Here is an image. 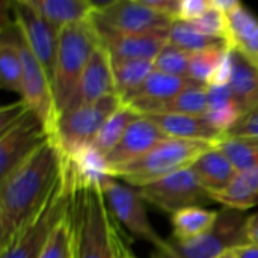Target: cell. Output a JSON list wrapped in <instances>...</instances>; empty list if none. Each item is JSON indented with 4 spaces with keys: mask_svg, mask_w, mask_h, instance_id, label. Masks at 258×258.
Returning <instances> with one entry per match:
<instances>
[{
    "mask_svg": "<svg viewBox=\"0 0 258 258\" xmlns=\"http://www.w3.org/2000/svg\"><path fill=\"white\" fill-rule=\"evenodd\" d=\"M225 15L228 45L258 68V17L240 2Z\"/></svg>",
    "mask_w": 258,
    "mask_h": 258,
    "instance_id": "cell-19",
    "label": "cell"
},
{
    "mask_svg": "<svg viewBox=\"0 0 258 258\" xmlns=\"http://www.w3.org/2000/svg\"><path fill=\"white\" fill-rule=\"evenodd\" d=\"M29 110H30V107L23 100L2 107V112H0V132H5L12 124L18 122Z\"/></svg>",
    "mask_w": 258,
    "mask_h": 258,
    "instance_id": "cell-38",
    "label": "cell"
},
{
    "mask_svg": "<svg viewBox=\"0 0 258 258\" xmlns=\"http://www.w3.org/2000/svg\"><path fill=\"white\" fill-rule=\"evenodd\" d=\"M39 258H73V242L68 216L56 228Z\"/></svg>",
    "mask_w": 258,
    "mask_h": 258,
    "instance_id": "cell-35",
    "label": "cell"
},
{
    "mask_svg": "<svg viewBox=\"0 0 258 258\" xmlns=\"http://www.w3.org/2000/svg\"><path fill=\"white\" fill-rule=\"evenodd\" d=\"M209 103V88L206 85H192L181 91L174 98L157 104L150 113H178V115H195L204 116ZM145 116V115H144Z\"/></svg>",
    "mask_w": 258,
    "mask_h": 258,
    "instance_id": "cell-28",
    "label": "cell"
},
{
    "mask_svg": "<svg viewBox=\"0 0 258 258\" xmlns=\"http://www.w3.org/2000/svg\"><path fill=\"white\" fill-rule=\"evenodd\" d=\"M50 139L42 121L32 110L0 132V181L6 180Z\"/></svg>",
    "mask_w": 258,
    "mask_h": 258,
    "instance_id": "cell-12",
    "label": "cell"
},
{
    "mask_svg": "<svg viewBox=\"0 0 258 258\" xmlns=\"http://www.w3.org/2000/svg\"><path fill=\"white\" fill-rule=\"evenodd\" d=\"M192 85H197V82L190 80L189 77H177L153 71V74L145 80V83L122 104L132 107L139 115H147L157 104L174 98Z\"/></svg>",
    "mask_w": 258,
    "mask_h": 258,
    "instance_id": "cell-17",
    "label": "cell"
},
{
    "mask_svg": "<svg viewBox=\"0 0 258 258\" xmlns=\"http://www.w3.org/2000/svg\"><path fill=\"white\" fill-rule=\"evenodd\" d=\"M121 258H138V257H135L132 252H130V249L125 246V243L122 245V248H121Z\"/></svg>",
    "mask_w": 258,
    "mask_h": 258,
    "instance_id": "cell-42",
    "label": "cell"
},
{
    "mask_svg": "<svg viewBox=\"0 0 258 258\" xmlns=\"http://www.w3.org/2000/svg\"><path fill=\"white\" fill-rule=\"evenodd\" d=\"M246 234L251 243L258 245V213L249 215L248 222H246Z\"/></svg>",
    "mask_w": 258,
    "mask_h": 258,
    "instance_id": "cell-40",
    "label": "cell"
},
{
    "mask_svg": "<svg viewBox=\"0 0 258 258\" xmlns=\"http://www.w3.org/2000/svg\"><path fill=\"white\" fill-rule=\"evenodd\" d=\"M92 21L98 30L115 33H142L169 29L172 20L154 12L142 0H115L97 3Z\"/></svg>",
    "mask_w": 258,
    "mask_h": 258,
    "instance_id": "cell-11",
    "label": "cell"
},
{
    "mask_svg": "<svg viewBox=\"0 0 258 258\" xmlns=\"http://www.w3.org/2000/svg\"><path fill=\"white\" fill-rule=\"evenodd\" d=\"M248 215L240 210L221 209L216 224L210 231L189 242L168 240L165 251L156 258H216L225 251L248 243Z\"/></svg>",
    "mask_w": 258,
    "mask_h": 258,
    "instance_id": "cell-6",
    "label": "cell"
},
{
    "mask_svg": "<svg viewBox=\"0 0 258 258\" xmlns=\"http://www.w3.org/2000/svg\"><path fill=\"white\" fill-rule=\"evenodd\" d=\"M154 12L171 18L172 21L178 18L181 0H142Z\"/></svg>",
    "mask_w": 258,
    "mask_h": 258,
    "instance_id": "cell-39",
    "label": "cell"
},
{
    "mask_svg": "<svg viewBox=\"0 0 258 258\" xmlns=\"http://www.w3.org/2000/svg\"><path fill=\"white\" fill-rule=\"evenodd\" d=\"M227 136L246 139L258 144V106L248 113L242 115L239 121L227 132Z\"/></svg>",
    "mask_w": 258,
    "mask_h": 258,
    "instance_id": "cell-36",
    "label": "cell"
},
{
    "mask_svg": "<svg viewBox=\"0 0 258 258\" xmlns=\"http://www.w3.org/2000/svg\"><path fill=\"white\" fill-rule=\"evenodd\" d=\"M234 251L239 258H258V245L251 243V242H248L242 246H237Z\"/></svg>",
    "mask_w": 258,
    "mask_h": 258,
    "instance_id": "cell-41",
    "label": "cell"
},
{
    "mask_svg": "<svg viewBox=\"0 0 258 258\" xmlns=\"http://www.w3.org/2000/svg\"><path fill=\"white\" fill-rule=\"evenodd\" d=\"M98 30V29H97ZM101 44L113 62L121 60H153L169 44V29L142 33H115L98 30Z\"/></svg>",
    "mask_w": 258,
    "mask_h": 258,
    "instance_id": "cell-16",
    "label": "cell"
},
{
    "mask_svg": "<svg viewBox=\"0 0 258 258\" xmlns=\"http://www.w3.org/2000/svg\"><path fill=\"white\" fill-rule=\"evenodd\" d=\"M190 168L197 174L204 189L209 192L210 198L212 195L225 190L239 174L218 147L206 151Z\"/></svg>",
    "mask_w": 258,
    "mask_h": 258,
    "instance_id": "cell-21",
    "label": "cell"
},
{
    "mask_svg": "<svg viewBox=\"0 0 258 258\" xmlns=\"http://www.w3.org/2000/svg\"><path fill=\"white\" fill-rule=\"evenodd\" d=\"M73 162V197L68 213L73 258H119L122 239L106 204L100 175Z\"/></svg>",
    "mask_w": 258,
    "mask_h": 258,
    "instance_id": "cell-2",
    "label": "cell"
},
{
    "mask_svg": "<svg viewBox=\"0 0 258 258\" xmlns=\"http://www.w3.org/2000/svg\"><path fill=\"white\" fill-rule=\"evenodd\" d=\"M231 79L230 89L240 115L258 106V68L230 47Z\"/></svg>",
    "mask_w": 258,
    "mask_h": 258,
    "instance_id": "cell-20",
    "label": "cell"
},
{
    "mask_svg": "<svg viewBox=\"0 0 258 258\" xmlns=\"http://www.w3.org/2000/svg\"><path fill=\"white\" fill-rule=\"evenodd\" d=\"M141 115L138 112H135L132 107L122 104L101 127V130L98 132L97 138L94 139L92 145L89 147V150H92L97 156H100L101 159H104L115 147L116 144L121 141V138L124 136L125 130L128 128V125L139 118Z\"/></svg>",
    "mask_w": 258,
    "mask_h": 258,
    "instance_id": "cell-27",
    "label": "cell"
},
{
    "mask_svg": "<svg viewBox=\"0 0 258 258\" xmlns=\"http://www.w3.org/2000/svg\"><path fill=\"white\" fill-rule=\"evenodd\" d=\"M145 116L151 119L166 135V138L201 141L215 145L225 138V133H222L215 125H212L206 116L178 115V113H153Z\"/></svg>",
    "mask_w": 258,
    "mask_h": 258,
    "instance_id": "cell-18",
    "label": "cell"
},
{
    "mask_svg": "<svg viewBox=\"0 0 258 258\" xmlns=\"http://www.w3.org/2000/svg\"><path fill=\"white\" fill-rule=\"evenodd\" d=\"M228 50L230 47H216V48H209V50L192 53L187 77L200 85L207 86L209 80L212 79V76L215 74V71L224 60Z\"/></svg>",
    "mask_w": 258,
    "mask_h": 258,
    "instance_id": "cell-32",
    "label": "cell"
},
{
    "mask_svg": "<svg viewBox=\"0 0 258 258\" xmlns=\"http://www.w3.org/2000/svg\"><path fill=\"white\" fill-rule=\"evenodd\" d=\"M68 157L54 139L0 181V248L47 204L65 172Z\"/></svg>",
    "mask_w": 258,
    "mask_h": 258,
    "instance_id": "cell-1",
    "label": "cell"
},
{
    "mask_svg": "<svg viewBox=\"0 0 258 258\" xmlns=\"http://www.w3.org/2000/svg\"><path fill=\"white\" fill-rule=\"evenodd\" d=\"M122 106L116 95L86 104L59 116L54 141L67 157H76L88 150L104 122Z\"/></svg>",
    "mask_w": 258,
    "mask_h": 258,
    "instance_id": "cell-7",
    "label": "cell"
},
{
    "mask_svg": "<svg viewBox=\"0 0 258 258\" xmlns=\"http://www.w3.org/2000/svg\"><path fill=\"white\" fill-rule=\"evenodd\" d=\"M213 2V0H212ZM190 23V26L198 30L203 35L212 36V38H218V39H224L228 42V23H227V15L216 9L215 6L206 12L203 17L194 20V21H187Z\"/></svg>",
    "mask_w": 258,
    "mask_h": 258,
    "instance_id": "cell-34",
    "label": "cell"
},
{
    "mask_svg": "<svg viewBox=\"0 0 258 258\" xmlns=\"http://www.w3.org/2000/svg\"><path fill=\"white\" fill-rule=\"evenodd\" d=\"M204 116L212 125L225 135L239 121L242 115L236 106L230 85L209 88V103Z\"/></svg>",
    "mask_w": 258,
    "mask_h": 258,
    "instance_id": "cell-26",
    "label": "cell"
},
{
    "mask_svg": "<svg viewBox=\"0 0 258 258\" xmlns=\"http://www.w3.org/2000/svg\"><path fill=\"white\" fill-rule=\"evenodd\" d=\"M165 139L166 135L151 119L141 115L128 125L116 147L103 159L104 174L110 175L116 169L144 157Z\"/></svg>",
    "mask_w": 258,
    "mask_h": 258,
    "instance_id": "cell-14",
    "label": "cell"
},
{
    "mask_svg": "<svg viewBox=\"0 0 258 258\" xmlns=\"http://www.w3.org/2000/svg\"><path fill=\"white\" fill-rule=\"evenodd\" d=\"M110 95H116L113 62H112V57H110L109 51L106 50V47L103 44H100L94 50V53L80 77L76 94H74L68 109L63 113L74 110L77 107L86 106V104L97 103Z\"/></svg>",
    "mask_w": 258,
    "mask_h": 258,
    "instance_id": "cell-15",
    "label": "cell"
},
{
    "mask_svg": "<svg viewBox=\"0 0 258 258\" xmlns=\"http://www.w3.org/2000/svg\"><path fill=\"white\" fill-rule=\"evenodd\" d=\"M73 197V162L68 157L65 172L47 204L3 248L0 258H39L56 228L67 219Z\"/></svg>",
    "mask_w": 258,
    "mask_h": 258,
    "instance_id": "cell-4",
    "label": "cell"
},
{
    "mask_svg": "<svg viewBox=\"0 0 258 258\" xmlns=\"http://www.w3.org/2000/svg\"><path fill=\"white\" fill-rule=\"evenodd\" d=\"M145 203L168 215H175L189 207H201L213 201L192 168L177 171L157 181L138 189Z\"/></svg>",
    "mask_w": 258,
    "mask_h": 258,
    "instance_id": "cell-10",
    "label": "cell"
},
{
    "mask_svg": "<svg viewBox=\"0 0 258 258\" xmlns=\"http://www.w3.org/2000/svg\"><path fill=\"white\" fill-rule=\"evenodd\" d=\"M190 54L172 44H168L154 59V71L177 76V77H187Z\"/></svg>",
    "mask_w": 258,
    "mask_h": 258,
    "instance_id": "cell-33",
    "label": "cell"
},
{
    "mask_svg": "<svg viewBox=\"0 0 258 258\" xmlns=\"http://www.w3.org/2000/svg\"><path fill=\"white\" fill-rule=\"evenodd\" d=\"M169 44L187 53H197L216 47H230L227 41L203 35L195 30L190 23L183 20H174L169 26Z\"/></svg>",
    "mask_w": 258,
    "mask_h": 258,
    "instance_id": "cell-30",
    "label": "cell"
},
{
    "mask_svg": "<svg viewBox=\"0 0 258 258\" xmlns=\"http://www.w3.org/2000/svg\"><path fill=\"white\" fill-rule=\"evenodd\" d=\"M213 147L216 145L210 142L166 138L144 157L116 169L109 177L122 180L128 186L139 189L177 171L190 168Z\"/></svg>",
    "mask_w": 258,
    "mask_h": 258,
    "instance_id": "cell-5",
    "label": "cell"
},
{
    "mask_svg": "<svg viewBox=\"0 0 258 258\" xmlns=\"http://www.w3.org/2000/svg\"><path fill=\"white\" fill-rule=\"evenodd\" d=\"M153 71H154L153 60L113 62L116 95L121 100V103H124L132 94H135L145 83V80L153 74Z\"/></svg>",
    "mask_w": 258,
    "mask_h": 258,
    "instance_id": "cell-29",
    "label": "cell"
},
{
    "mask_svg": "<svg viewBox=\"0 0 258 258\" xmlns=\"http://www.w3.org/2000/svg\"><path fill=\"white\" fill-rule=\"evenodd\" d=\"M0 80L2 86L21 97L23 60L15 36V21H2L0 30Z\"/></svg>",
    "mask_w": 258,
    "mask_h": 258,
    "instance_id": "cell-23",
    "label": "cell"
},
{
    "mask_svg": "<svg viewBox=\"0 0 258 258\" xmlns=\"http://www.w3.org/2000/svg\"><path fill=\"white\" fill-rule=\"evenodd\" d=\"M15 36L23 60V82H21V100L30 107V110L42 121L45 130L54 138L57 124V110L53 92V79L42 67L39 59L32 53L26 44L17 23Z\"/></svg>",
    "mask_w": 258,
    "mask_h": 258,
    "instance_id": "cell-9",
    "label": "cell"
},
{
    "mask_svg": "<svg viewBox=\"0 0 258 258\" xmlns=\"http://www.w3.org/2000/svg\"><path fill=\"white\" fill-rule=\"evenodd\" d=\"M212 8H213V2L212 0H181L180 12H178V18L177 20L194 21V20L203 17Z\"/></svg>",
    "mask_w": 258,
    "mask_h": 258,
    "instance_id": "cell-37",
    "label": "cell"
},
{
    "mask_svg": "<svg viewBox=\"0 0 258 258\" xmlns=\"http://www.w3.org/2000/svg\"><path fill=\"white\" fill-rule=\"evenodd\" d=\"M100 44V33L92 20L70 24L60 30L53 70V92L57 119L68 109L80 77L94 50Z\"/></svg>",
    "mask_w": 258,
    "mask_h": 258,
    "instance_id": "cell-3",
    "label": "cell"
},
{
    "mask_svg": "<svg viewBox=\"0 0 258 258\" xmlns=\"http://www.w3.org/2000/svg\"><path fill=\"white\" fill-rule=\"evenodd\" d=\"M29 5L59 30L70 24L89 21L97 3L91 0H27Z\"/></svg>",
    "mask_w": 258,
    "mask_h": 258,
    "instance_id": "cell-22",
    "label": "cell"
},
{
    "mask_svg": "<svg viewBox=\"0 0 258 258\" xmlns=\"http://www.w3.org/2000/svg\"><path fill=\"white\" fill-rule=\"evenodd\" d=\"M122 245H124V243H122ZM121 248H122V246H121ZM119 258H121V249H119Z\"/></svg>",
    "mask_w": 258,
    "mask_h": 258,
    "instance_id": "cell-44",
    "label": "cell"
},
{
    "mask_svg": "<svg viewBox=\"0 0 258 258\" xmlns=\"http://www.w3.org/2000/svg\"><path fill=\"white\" fill-rule=\"evenodd\" d=\"M12 11L15 17L14 21L17 23L26 44L53 79L60 30L38 14L27 0L14 2Z\"/></svg>",
    "mask_w": 258,
    "mask_h": 258,
    "instance_id": "cell-13",
    "label": "cell"
},
{
    "mask_svg": "<svg viewBox=\"0 0 258 258\" xmlns=\"http://www.w3.org/2000/svg\"><path fill=\"white\" fill-rule=\"evenodd\" d=\"M216 147L225 154V157L233 163L237 172H243L258 166V144L246 139L225 138L216 144Z\"/></svg>",
    "mask_w": 258,
    "mask_h": 258,
    "instance_id": "cell-31",
    "label": "cell"
},
{
    "mask_svg": "<svg viewBox=\"0 0 258 258\" xmlns=\"http://www.w3.org/2000/svg\"><path fill=\"white\" fill-rule=\"evenodd\" d=\"M100 186L115 221L122 224L132 236L151 243L157 252L165 251L168 240L162 239L153 228L147 215L145 201L139 190L124 186L118 183L116 178L106 174L100 175Z\"/></svg>",
    "mask_w": 258,
    "mask_h": 258,
    "instance_id": "cell-8",
    "label": "cell"
},
{
    "mask_svg": "<svg viewBox=\"0 0 258 258\" xmlns=\"http://www.w3.org/2000/svg\"><path fill=\"white\" fill-rule=\"evenodd\" d=\"M219 216V210H209L206 207H189L171 216L172 239L178 242H189L201 237L213 228Z\"/></svg>",
    "mask_w": 258,
    "mask_h": 258,
    "instance_id": "cell-25",
    "label": "cell"
},
{
    "mask_svg": "<svg viewBox=\"0 0 258 258\" xmlns=\"http://www.w3.org/2000/svg\"><path fill=\"white\" fill-rule=\"evenodd\" d=\"M216 258H239V257H237V254H236V251H234V249H230V251H225L224 254L218 255Z\"/></svg>",
    "mask_w": 258,
    "mask_h": 258,
    "instance_id": "cell-43",
    "label": "cell"
},
{
    "mask_svg": "<svg viewBox=\"0 0 258 258\" xmlns=\"http://www.w3.org/2000/svg\"><path fill=\"white\" fill-rule=\"evenodd\" d=\"M212 200L224 209L246 212L258 206V166L239 172L233 183L222 192L212 195Z\"/></svg>",
    "mask_w": 258,
    "mask_h": 258,
    "instance_id": "cell-24",
    "label": "cell"
}]
</instances>
